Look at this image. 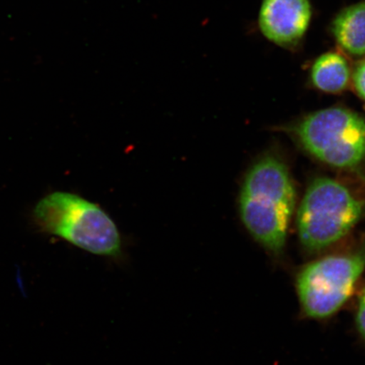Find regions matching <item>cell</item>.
I'll list each match as a JSON object with an SVG mask.
<instances>
[{
    "mask_svg": "<svg viewBox=\"0 0 365 365\" xmlns=\"http://www.w3.org/2000/svg\"><path fill=\"white\" fill-rule=\"evenodd\" d=\"M296 205V190L285 164L267 156L246 175L240 196L242 222L272 253L282 252Z\"/></svg>",
    "mask_w": 365,
    "mask_h": 365,
    "instance_id": "1",
    "label": "cell"
},
{
    "mask_svg": "<svg viewBox=\"0 0 365 365\" xmlns=\"http://www.w3.org/2000/svg\"><path fill=\"white\" fill-rule=\"evenodd\" d=\"M34 217L41 230L86 252L113 259L122 257L121 235L115 222L98 205L79 195L50 194L36 205Z\"/></svg>",
    "mask_w": 365,
    "mask_h": 365,
    "instance_id": "2",
    "label": "cell"
},
{
    "mask_svg": "<svg viewBox=\"0 0 365 365\" xmlns=\"http://www.w3.org/2000/svg\"><path fill=\"white\" fill-rule=\"evenodd\" d=\"M363 212L362 202L341 182L330 178L314 180L297 213L301 244L312 252L330 247L349 234Z\"/></svg>",
    "mask_w": 365,
    "mask_h": 365,
    "instance_id": "3",
    "label": "cell"
},
{
    "mask_svg": "<svg viewBox=\"0 0 365 365\" xmlns=\"http://www.w3.org/2000/svg\"><path fill=\"white\" fill-rule=\"evenodd\" d=\"M308 153L328 165L349 170L365 158V118L342 108L314 112L294 127Z\"/></svg>",
    "mask_w": 365,
    "mask_h": 365,
    "instance_id": "4",
    "label": "cell"
},
{
    "mask_svg": "<svg viewBox=\"0 0 365 365\" xmlns=\"http://www.w3.org/2000/svg\"><path fill=\"white\" fill-rule=\"evenodd\" d=\"M364 270L365 250L329 255L305 266L296 282L303 312L314 319H325L339 312Z\"/></svg>",
    "mask_w": 365,
    "mask_h": 365,
    "instance_id": "5",
    "label": "cell"
},
{
    "mask_svg": "<svg viewBox=\"0 0 365 365\" xmlns=\"http://www.w3.org/2000/svg\"><path fill=\"white\" fill-rule=\"evenodd\" d=\"M313 14L310 0H262L259 30L269 42L295 48L308 34Z\"/></svg>",
    "mask_w": 365,
    "mask_h": 365,
    "instance_id": "6",
    "label": "cell"
},
{
    "mask_svg": "<svg viewBox=\"0 0 365 365\" xmlns=\"http://www.w3.org/2000/svg\"><path fill=\"white\" fill-rule=\"evenodd\" d=\"M330 34L348 56L365 57V0L346 6L333 17Z\"/></svg>",
    "mask_w": 365,
    "mask_h": 365,
    "instance_id": "7",
    "label": "cell"
},
{
    "mask_svg": "<svg viewBox=\"0 0 365 365\" xmlns=\"http://www.w3.org/2000/svg\"><path fill=\"white\" fill-rule=\"evenodd\" d=\"M351 75L348 59L339 51L322 53L314 61L310 70L313 85L328 93H341L348 88Z\"/></svg>",
    "mask_w": 365,
    "mask_h": 365,
    "instance_id": "8",
    "label": "cell"
},
{
    "mask_svg": "<svg viewBox=\"0 0 365 365\" xmlns=\"http://www.w3.org/2000/svg\"><path fill=\"white\" fill-rule=\"evenodd\" d=\"M353 82L359 97L365 101V61L359 63L353 73Z\"/></svg>",
    "mask_w": 365,
    "mask_h": 365,
    "instance_id": "9",
    "label": "cell"
},
{
    "mask_svg": "<svg viewBox=\"0 0 365 365\" xmlns=\"http://www.w3.org/2000/svg\"><path fill=\"white\" fill-rule=\"evenodd\" d=\"M356 324L360 335L365 340V287L359 296L357 313H356Z\"/></svg>",
    "mask_w": 365,
    "mask_h": 365,
    "instance_id": "10",
    "label": "cell"
}]
</instances>
